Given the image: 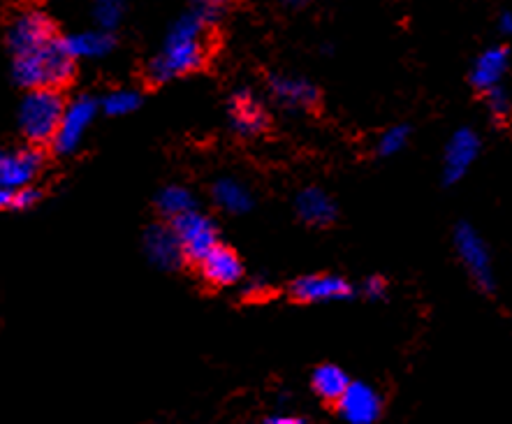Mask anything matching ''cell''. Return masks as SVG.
I'll list each match as a JSON object with an SVG mask.
<instances>
[{"label": "cell", "instance_id": "6da1fadb", "mask_svg": "<svg viewBox=\"0 0 512 424\" xmlns=\"http://www.w3.org/2000/svg\"><path fill=\"white\" fill-rule=\"evenodd\" d=\"M207 28L193 12L181 14L167 31L163 49L149 63L151 82L165 84L200 68L207 56Z\"/></svg>", "mask_w": 512, "mask_h": 424}, {"label": "cell", "instance_id": "7a4b0ae2", "mask_svg": "<svg viewBox=\"0 0 512 424\" xmlns=\"http://www.w3.org/2000/svg\"><path fill=\"white\" fill-rule=\"evenodd\" d=\"M14 79L24 89H58L75 75V58L65 51L61 40L31 54L14 56Z\"/></svg>", "mask_w": 512, "mask_h": 424}, {"label": "cell", "instance_id": "3957f363", "mask_svg": "<svg viewBox=\"0 0 512 424\" xmlns=\"http://www.w3.org/2000/svg\"><path fill=\"white\" fill-rule=\"evenodd\" d=\"M65 102L58 89H31L19 107V126L28 142L45 144L56 135Z\"/></svg>", "mask_w": 512, "mask_h": 424}, {"label": "cell", "instance_id": "277c9868", "mask_svg": "<svg viewBox=\"0 0 512 424\" xmlns=\"http://www.w3.org/2000/svg\"><path fill=\"white\" fill-rule=\"evenodd\" d=\"M452 241H455L457 258L466 269V274L471 276V281L478 285L480 290L492 292L496 285L494 260L485 237H482L471 223H459L455 228V235H452Z\"/></svg>", "mask_w": 512, "mask_h": 424}, {"label": "cell", "instance_id": "5b68a950", "mask_svg": "<svg viewBox=\"0 0 512 424\" xmlns=\"http://www.w3.org/2000/svg\"><path fill=\"white\" fill-rule=\"evenodd\" d=\"M95 116H98V102L89 98V95H79V98L68 102L63 109L61 123L56 128L54 140H51L56 153H63V156L75 153L82 146Z\"/></svg>", "mask_w": 512, "mask_h": 424}, {"label": "cell", "instance_id": "8992f818", "mask_svg": "<svg viewBox=\"0 0 512 424\" xmlns=\"http://www.w3.org/2000/svg\"><path fill=\"white\" fill-rule=\"evenodd\" d=\"M56 40V28L51 19L40 10L19 12L7 31V45H10L14 56L31 54L42 47L51 45Z\"/></svg>", "mask_w": 512, "mask_h": 424}, {"label": "cell", "instance_id": "52a82bcc", "mask_svg": "<svg viewBox=\"0 0 512 424\" xmlns=\"http://www.w3.org/2000/svg\"><path fill=\"white\" fill-rule=\"evenodd\" d=\"M172 230L177 235L181 251H184L186 260L200 262L211 248L218 246V228L207 214L202 211H188V214L174 218Z\"/></svg>", "mask_w": 512, "mask_h": 424}, {"label": "cell", "instance_id": "ba28073f", "mask_svg": "<svg viewBox=\"0 0 512 424\" xmlns=\"http://www.w3.org/2000/svg\"><path fill=\"white\" fill-rule=\"evenodd\" d=\"M480 151H482V140L473 128L455 130L443 149L441 174L445 184L448 186L459 184V181L471 172L475 160L480 158Z\"/></svg>", "mask_w": 512, "mask_h": 424}, {"label": "cell", "instance_id": "9c48e42d", "mask_svg": "<svg viewBox=\"0 0 512 424\" xmlns=\"http://www.w3.org/2000/svg\"><path fill=\"white\" fill-rule=\"evenodd\" d=\"M334 406L346 424H376L383 415V397L376 387L362 380H350L348 390Z\"/></svg>", "mask_w": 512, "mask_h": 424}, {"label": "cell", "instance_id": "30bf717a", "mask_svg": "<svg viewBox=\"0 0 512 424\" xmlns=\"http://www.w3.org/2000/svg\"><path fill=\"white\" fill-rule=\"evenodd\" d=\"M292 297L302 304H332L353 297V285L339 274H304L290 285Z\"/></svg>", "mask_w": 512, "mask_h": 424}, {"label": "cell", "instance_id": "8fae6325", "mask_svg": "<svg viewBox=\"0 0 512 424\" xmlns=\"http://www.w3.org/2000/svg\"><path fill=\"white\" fill-rule=\"evenodd\" d=\"M42 170V153L33 146L24 149H0V188L14 190L33 186Z\"/></svg>", "mask_w": 512, "mask_h": 424}, {"label": "cell", "instance_id": "7c38bea8", "mask_svg": "<svg viewBox=\"0 0 512 424\" xmlns=\"http://www.w3.org/2000/svg\"><path fill=\"white\" fill-rule=\"evenodd\" d=\"M269 95L276 105L290 112H306V109L316 107L320 100L318 86L304 77L290 75H274L269 79Z\"/></svg>", "mask_w": 512, "mask_h": 424}, {"label": "cell", "instance_id": "4fadbf2b", "mask_svg": "<svg viewBox=\"0 0 512 424\" xmlns=\"http://www.w3.org/2000/svg\"><path fill=\"white\" fill-rule=\"evenodd\" d=\"M197 265H200L204 281L216 285V288H232L244 279V265H241L239 255L228 246L218 244L211 248Z\"/></svg>", "mask_w": 512, "mask_h": 424}, {"label": "cell", "instance_id": "5bb4252c", "mask_svg": "<svg viewBox=\"0 0 512 424\" xmlns=\"http://www.w3.org/2000/svg\"><path fill=\"white\" fill-rule=\"evenodd\" d=\"M267 109L251 91H237L230 98V126L241 137H258L267 128Z\"/></svg>", "mask_w": 512, "mask_h": 424}, {"label": "cell", "instance_id": "9a60e30c", "mask_svg": "<svg viewBox=\"0 0 512 424\" xmlns=\"http://www.w3.org/2000/svg\"><path fill=\"white\" fill-rule=\"evenodd\" d=\"M510 70V51L503 45L487 47L480 51L471 65V84L478 91H489L494 86H501Z\"/></svg>", "mask_w": 512, "mask_h": 424}, {"label": "cell", "instance_id": "2e32d148", "mask_svg": "<svg viewBox=\"0 0 512 424\" xmlns=\"http://www.w3.org/2000/svg\"><path fill=\"white\" fill-rule=\"evenodd\" d=\"M144 253L160 269H177L186 260L172 225H153L144 235Z\"/></svg>", "mask_w": 512, "mask_h": 424}, {"label": "cell", "instance_id": "e0dca14e", "mask_svg": "<svg viewBox=\"0 0 512 424\" xmlns=\"http://www.w3.org/2000/svg\"><path fill=\"white\" fill-rule=\"evenodd\" d=\"M295 211L306 225H313V228H325V225H332L336 221V214H339L332 195L316 186L299 190L295 197Z\"/></svg>", "mask_w": 512, "mask_h": 424}, {"label": "cell", "instance_id": "ac0fdd59", "mask_svg": "<svg viewBox=\"0 0 512 424\" xmlns=\"http://www.w3.org/2000/svg\"><path fill=\"white\" fill-rule=\"evenodd\" d=\"M61 42L75 61H79V58H102L114 49V35L105 28L72 33L68 38H61Z\"/></svg>", "mask_w": 512, "mask_h": 424}, {"label": "cell", "instance_id": "d6986e66", "mask_svg": "<svg viewBox=\"0 0 512 424\" xmlns=\"http://www.w3.org/2000/svg\"><path fill=\"white\" fill-rule=\"evenodd\" d=\"M350 376L336 364H320L311 374V390L325 404H336L341 394L348 390Z\"/></svg>", "mask_w": 512, "mask_h": 424}, {"label": "cell", "instance_id": "ffe728a7", "mask_svg": "<svg viewBox=\"0 0 512 424\" xmlns=\"http://www.w3.org/2000/svg\"><path fill=\"white\" fill-rule=\"evenodd\" d=\"M211 197H214L216 207L223 209L225 214L239 216L253 209L251 190L237 179H218L211 188Z\"/></svg>", "mask_w": 512, "mask_h": 424}, {"label": "cell", "instance_id": "44dd1931", "mask_svg": "<svg viewBox=\"0 0 512 424\" xmlns=\"http://www.w3.org/2000/svg\"><path fill=\"white\" fill-rule=\"evenodd\" d=\"M158 209L165 218L174 221V218H179V216L188 214V211L197 209V204H195L193 193H190L188 188L167 186V188L160 190V195H158Z\"/></svg>", "mask_w": 512, "mask_h": 424}, {"label": "cell", "instance_id": "7402d4cb", "mask_svg": "<svg viewBox=\"0 0 512 424\" xmlns=\"http://www.w3.org/2000/svg\"><path fill=\"white\" fill-rule=\"evenodd\" d=\"M140 105H142V95L133 89L109 91L100 102L102 112L109 116H128L133 114Z\"/></svg>", "mask_w": 512, "mask_h": 424}, {"label": "cell", "instance_id": "603a6c76", "mask_svg": "<svg viewBox=\"0 0 512 424\" xmlns=\"http://www.w3.org/2000/svg\"><path fill=\"white\" fill-rule=\"evenodd\" d=\"M408 142H411V128L404 126V123H399V126L387 128L385 133L378 137L376 153L380 158H394L406 149Z\"/></svg>", "mask_w": 512, "mask_h": 424}, {"label": "cell", "instance_id": "cb8c5ba5", "mask_svg": "<svg viewBox=\"0 0 512 424\" xmlns=\"http://www.w3.org/2000/svg\"><path fill=\"white\" fill-rule=\"evenodd\" d=\"M123 12H126V0H93V17L105 31L121 24Z\"/></svg>", "mask_w": 512, "mask_h": 424}, {"label": "cell", "instance_id": "d4e9b609", "mask_svg": "<svg viewBox=\"0 0 512 424\" xmlns=\"http://www.w3.org/2000/svg\"><path fill=\"white\" fill-rule=\"evenodd\" d=\"M188 12H193L202 24H207L211 28L225 17V12H228V0H190Z\"/></svg>", "mask_w": 512, "mask_h": 424}, {"label": "cell", "instance_id": "484cf974", "mask_svg": "<svg viewBox=\"0 0 512 424\" xmlns=\"http://www.w3.org/2000/svg\"><path fill=\"white\" fill-rule=\"evenodd\" d=\"M485 107H487V112L494 121L510 119L512 98H510V93L506 91V86L501 84V86H494V89L485 91Z\"/></svg>", "mask_w": 512, "mask_h": 424}, {"label": "cell", "instance_id": "4316f807", "mask_svg": "<svg viewBox=\"0 0 512 424\" xmlns=\"http://www.w3.org/2000/svg\"><path fill=\"white\" fill-rule=\"evenodd\" d=\"M362 295L371 299V302H378V299H385L387 295V281L383 276H369L367 281L362 283Z\"/></svg>", "mask_w": 512, "mask_h": 424}, {"label": "cell", "instance_id": "83f0119b", "mask_svg": "<svg viewBox=\"0 0 512 424\" xmlns=\"http://www.w3.org/2000/svg\"><path fill=\"white\" fill-rule=\"evenodd\" d=\"M40 200V193L33 186L19 188L12 193V209H31Z\"/></svg>", "mask_w": 512, "mask_h": 424}, {"label": "cell", "instance_id": "f1b7e54d", "mask_svg": "<svg viewBox=\"0 0 512 424\" xmlns=\"http://www.w3.org/2000/svg\"><path fill=\"white\" fill-rule=\"evenodd\" d=\"M265 424H309V420L295 413H274L265 418Z\"/></svg>", "mask_w": 512, "mask_h": 424}, {"label": "cell", "instance_id": "f546056e", "mask_svg": "<svg viewBox=\"0 0 512 424\" xmlns=\"http://www.w3.org/2000/svg\"><path fill=\"white\" fill-rule=\"evenodd\" d=\"M496 26H499L501 35H506V38H510V35H512V12L510 10L501 12L499 14V21H496Z\"/></svg>", "mask_w": 512, "mask_h": 424}, {"label": "cell", "instance_id": "4dcf8cb0", "mask_svg": "<svg viewBox=\"0 0 512 424\" xmlns=\"http://www.w3.org/2000/svg\"><path fill=\"white\" fill-rule=\"evenodd\" d=\"M3 209H12V193L10 190L0 188V211Z\"/></svg>", "mask_w": 512, "mask_h": 424}, {"label": "cell", "instance_id": "1f68e13d", "mask_svg": "<svg viewBox=\"0 0 512 424\" xmlns=\"http://www.w3.org/2000/svg\"><path fill=\"white\" fill-rule=\"evenodd\" d=\"M285 5H290V7H304L306 3H309V0H283Z\"/></svg>", "mask_w": 512, "mask_h": 424}]
</instances>
